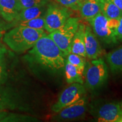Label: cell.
<instances>
[{
    "mask_svg": "<svg viewBox=\"0 0 122 122\" xmlns=\"http://www.w3.org/2000/svg\"><path fill=\"white\" fill-rule=\"evenodd\" d=\"M66 56L48 35L41 37L24 58L32 69L57 74L65 69Z\"/></svg>",
    "mask_w": 122,
    "mask_h": 122,
    "instance_id": "cell-1",
    "label": "cell"
},
{
    "mask_svg": "<svg viewBox=\"0 0 122 122\" xmlns=\"http://www.w3.org/2000/svg\"><path fill=\"white\" fill-rule=\"evenodd\" d=\"M46 35L44 30L16 26L5 35L4 41L15 52L31 49L41 37Z\"/></svg>",
    "mask_w": 122,
    "mask_h": 122,
    "instance_id": "cell-2",
    "label": "cell"
},
{
    "mask_svg": "<svg viewBox=\"0 0 122 122\" xmlns=\"http://www.w3.org/2000/svg\"><path fill=\"white\" fill-rule=\"evenodd\" d=\"M108 78V67L101 58L86 61L84 70V81L90 91H96L105 84Z\"/></svg>",
    "mask_w": 122,
    "mask_h": 122,
    "instance_id": "cell-3",
    "label": "cell"
},
{
    "mask_svg": "<svg viewBox=\"0 0 122 122\" xmlns=\"http://www.w3.org/2000/svg\"><path fill=\"white\" fill-rule=\"evenodd\" d=\"M80 23L79 18L70 16L61 28L48 35L66 57L71 53L73 38Z\"/></svg>",
    "mask_w": 122,
    "mask_h": 122,
    "instance_id": "cell-4",
    "label": "cell"
},
{
    "mask_svg": "<svg viewBox=\"0 0 122 122\" xmlns=\"http://www.w3.org/2000/svg\"><path fill=\"white\" fill-rule=\"evenodd\" d=\"M88 110L100 122H118L122 117L120 103L105 100L93 102L88 106Z\"/></svg>",
    "mask_w": 122,
    "mask_h": 122,
    "instance_id": "cell-5",
    "label": "cell"
},
{
    "mask_svg": "<svg viewBox=\"0 0 122 122\" xmlns=\"http://www.w3.org/2000/svg\"><path fill=\"white\" fill-rule=\"evenodd\" d=\"M69 9L62 5L50 4L47 6L45 15V30L48 33L61 28L71 15Z\"/></svg>",
    "mask_w": 122,
    "mask_h": 122,
    "instance_id": "cell-6",
    "label": "cell"
},
{
    "mask_svg": "<svg viewBox=\"0 0 122 122\" xmlns=\"http://www.w3.org/2000/svg\"><path fill=\"white\" fill-rule=\"evenodd\" d=\"M88 22L99 41L103 45L110 46L118 43L113 30L108 25V18L101 13H99Z\"/></svg>",
    "mask_w": 122,
    "mask_h": 122,
    "instance_id": "cell-7",
    "label": "cell"
},
{
    "mask_svg": "<svg viewBox=\"0 0 122 122\" xmlns=\"http://www.w3.org/2000/svg\"><path fill=\"white\" fill-rule=\"evenodd\" d=\"M86 95V90L83 84L74 83L71 84L62 92L57 101L52 105L51 110L57 113L66 107L77 102Z\"/></svg>",
    "mask_w": 122,
    "mask_h": 122,
    "instance_id": "cell-8",
    "label": "cell"
},
{
    "mask_svg": "<svg viewBox=\"0 0 122 122\" xmlns=\"http://www.w3.org/2000/svg\"><path fill=\"white\" fill-rule=\"evenodd\" d=\"M88 99L85 95L77 102L57 112L56 119L59 121H71L83 118L88 110Z\"/></svg>",
    "mask_w": 122,
    "mask_h": 122,
    "instance_id": "cell-9",
    "label": "cell"
},
{
    "mask_svg": "<svg viewBox=\"0 0 122 122\" xmlns=\"http://www.w3.org/2000/svg\"><path fill=\"white\" fill-rule=\"evenodd\" d=\"M85 49L86 57L90 60L101 58L104 53L100 41L89 25H85Z\"/></svg>",
    "mask_w": 122,
    "mask_h": 122,
    "instance_id": "cell-10",
    "label": "cell"
},
{
    "mask_svg": "<svg viewBox=\"0 0 122 122\" xmlns=\"http://www.w3.org/2000/svg\"><path fill=\"white\" fill-rule=\"evenodd\" d=\"M19 1L0 0V15L7 22H12L22 10Z\"/></svg>",
    "mask_w": 122,
    "mask_h": 122,
    "instance_id": "cell-11",
    "label": "cell"
},
{
    "mask_svg": "<svg viewBox=\"0 0 122 122\" xmlns=\"http://www.w3.org/2000/svg\"><path fill=\"white\" fill-rule=\"evenodd\" d=\"M46 9V6L30 7L22 9L13 22L9 24V27L10 28L14 27L15 24L18 22L45 16Z\"/></svg>",
    "mask_w": 122,
    "mask_h": 122,
    "instance_id": "cell-12",
    "label": "cell"
},
{
    "mask_svg": "<svg viewBox=\"0 0 122 122\" xmlns=\"http://www.w3.org/2000/svg\"><path fill=\"white\" fill-rule=\"evenodd\" d=\"M85 25L80 23L79 28L75 34L71 44V53L86 57L85 49Z\"/></svg>",
    "mask_w": 122,
    "mask_h": 122,
    "instance_id": "cell-13",
    "label": "cell"
},
{
    "mask_svg": "<svg viewBox=\"0 0 122 122\" xmlns=\"http://www.w3.org/2000/svg\"><path fill=\"white\" fill-rule=\"evenodd\" d=\"M79 11L81 18L88 22L101 13L99 0H85L81 5Z\"/></svg>",
    "mask_w": 122,
    "mask_h": 122,
    "instance_id": "cell-14",
    "label": "cell"
},
{
    "mask_svg": "<svg viewBox=\"0 0 122 122\" xmlns=\"http://www.w3.org/2000/svg\"><path fill=\"white\" fill-rule=\"evenodd\" d=\"M64 70L67 83H77L81 84L84 83L83 69L72 65L66 61Z\"/></svg>",
    "mask_w": 122,
    "mask_h": 122,
    "instance_id": "cell-15",
    "label": "cell"
},
{
    "mask_svg": "<svg viewBox=\"0 0 122 122\" xmlns=\"http://www.w3.org/2000/svg\"><path fill=\"white\" fill-rule=\"evenodd\" d=\"M106 57L111 72L113 74L122 72V46L112 50Z\"/></svg>",
    "mask_w": 122,
    "mask_h": 122,
    "instance_id": "cell-16",
    "label": "cell"
},
{
    "mask_svg": "<svg viewBox=\"0 0 122 122\" xmlns=\"http://www.w3.org/2000/svg\"><path fill=\"white\" fill-rule=\"evenodd\" d=\"M101 13L108 19H118L122 11L110 0H99Z\"/></svg>",
    "mask_w": 122,
    "mask_h": 122,
    "instance_id": "cell-17",
    "label": "cell"
},
{
    "mask_svg": "<svg viewBox=\"0 0 122 122\" xmlns=\"http://www.w3.org/2000/svg\"><path fill=\"white\" fill-rule=\"evenodd\" d=\"M14 26L26 27L28 28L36 29V30H45V16H41L28 20L18 22L15 24Z\"/></svg>",
    "mask_w": 122,
    "mask_h": 122,
    "instance_id": "cell-18",
    "label": "cell"
},
{
    "mask_svg": "<svg viewBox=\"0 0 122 122\" xmlns=\"http://www.w3.org/2000/svg\"><path fill=\"white\" fill-rule=\"evenodd\" d=\"M107 24L113 30L118 43L122 42V16L118 19H108Z\"/></svg>",
    "mask_w": 122,
    "mask_h": 122,
    "instance_id": "cell-19",
    "label": "cell"
},
{
    "mask_svg": "<svg viewBox=\"0 0 122 122\" xmlns=\"http://www.w3.org/2000/svg\"><path fill=\"white\" fill-rule=\"evenodd\" d=\"M5 53V48L0 43V85L5 83L7 78Z\"/></svg>",
    "mask_w": 122,
    "mask_h": 122,
    "instance_id": "cell-20",
    "label": "cell"
},
{
    "mask_svg": "<svg viewBox=\"0 0 122 122\" xmlns=\"http://www.w3.org/2000/svg\"><path fill=\"white\" fill-rule=\"evenodd\" d=\"M66 61L72 65L83 70H84L86 62L85 57L72 53H70L66 56Z\"/></svg>",
    "mask_w": 122,
    "mask_h": 122,
    "instance_id": "cell-21",
    "label": "cell"
},
{
    "mask_svg": "<svg viewBox=\"0 0 122 122\" xmlns=\"http://www.w3.org/2000/svg\"><path fill=\"white\" fill-rule=\"evenodd\" d=\"M50 0H19L22 9L34 6H46Z\"/></svg>",
    "mask_w": 122,
    "mask_h": 122,
    "instance_id": "cell-22",
    "label": "cell"
},
{
    "mask_svg": "<svg viewBox=\"0 0 122 122\" xmlns=\"http://www.w3.org/2000/svg\"><path fill=\"white\" fill-rule=\"evenodd\" d=\"M61 5L70 9V10L79 11L80 7L83 2V0H56Z\"/></svg>",
    "mask_w": 122,
    "mask_h": 122,
    "instance_id": "cell-23",
    "label": "cell"
},
{
    "mask_svg": "<svg viewBox=\"0 0 122 122\" xmlns=\"http://www.w3.org/2000/svg\"><path fill=\"white\" fill-rule=\"evenodd\" d=\"M9 28V24H6L4 20L0 19V38L2 37L5 30Z\"/></svg>",
    "mask_w": 122,
    "mask_h": 122,
    "instance_id": "cell-24",
    "label": "cell"
},
{
    "mask_svg": "<svg viewBox=\"0 0 122 122\" xmlns=\"http://www.w3.org/2000/svg\"><path fill=\"white\" fill-rule=\"evenodd\" d=\"M122 11V0H110Z\"/></svg>",
    "mask_w": 122,
    "mask_h": 122,
    "instance_id": "cell-25",
    "label": "cell"
},
{
    "mask_svg": "<svg viewBox=\"0 0 122 122\" xmlns=\"http://www.w3.org/2000/svg\"><path fill=\"white\" fill-rule=\"evenodd\" d=\"M5 117V114L4 113H2V111H1V109H0V120L3 119V118H4Z\"/></svg>",
    "mask_w": 122,
    "mask_h": 122,
    "instance_id": "cell-26",
    "label": "cell"
},
{
    "mask_svg": "<svg viewBox=\"0 0 122 122\" xmlns=\"http://www.w3.org/2000/svg\"><path fill=\"white\" fill-rule=\"evenodd\" d=\"M118 122H122V118L120 119L119 120V121H118Z\"/></svg>",
    "mask_w": 122,
    "mask_h": 122,
    "instance_id": "cell-27",
    "label": "cell"
},
{
    "mask_svg": "<svg viewBox=\"0 0 122 122\" xmlns=\"http://www.w3.org/2000/svg\"><path fill=\"white\" fill-rule=\"evenodd\" d=\"M120 103V105H121V107H122V102Z\"/></svg>",
    "mask_w": 122,
    "mask_h": 122,
    "instance_id": "cell-28",
    "label": "cell"
},
{
    "mask_svg": "<svg viewBox=\"0 0 122 122\" xmlns=\"http://www.w3.org/2000/svg\"><path fill=\"white\" fill-rule=\"evenodd\" d=\"M16 1H19V0H16Z\"/></svg>",
    "mask_w": 122,
    "mask_h": 122,
    "instance_id": "cell-29",
    "label": "cell"
},
{
    "mask_svg": "<svg viewBox=\"0 0 122 122\" xmlns=\"http://www.w3.org/2000/svg\"><path fill=\"white\" fill-rule=\"evenodd\" d=\"M83 1H85V0H83Z\"/></svg>",
    "mask_w": 122,
    "mask_h": 122,
    "instance_id": "cell-30",
    "label": "cell"
}]
</instances>
